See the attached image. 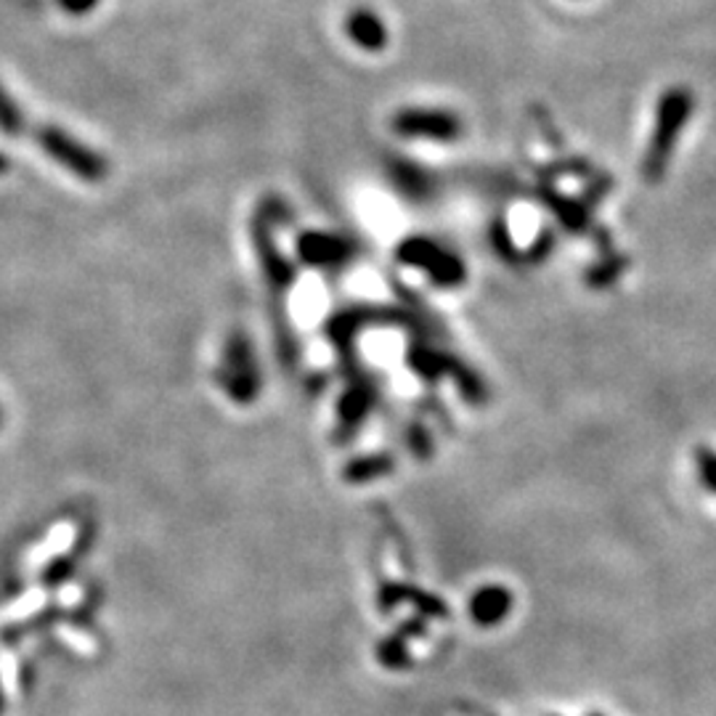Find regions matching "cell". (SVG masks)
<instances>
[{
  "label": "cell",
  "instance_id": "cell-1",
  "mask_svg": "<svg viewBox=\"0 0 716 716\" xmlns=\"http://www.w3.org/2000/svg\"><path fill=\"white\" fill-rule=\"evenodd\" d=\"M695 112V96L690 88L671 86L658 96L656 117H652V130L648 149L643 155V179L648 183H658L667 179L671 157L677 151L682 130L687 128L690 117Z\"/></svg>",
  "mask_w": 716,
  "mask_h": 716
},
{
  "label": "cell",
  "instance_id": "cell-2",
  "mask_svg": "<svg viewBox=\"0 0 716 716\" xmlns=\"http://www.w3.org/2000/svg\"><path fill=\"white\" fill-rule=\"evenodd\" d=\"M37 144H41L46 155L54 157L61 168L72 170L75 175L86 181H99L104 179L106 164L93 149L82 147L78 138H72L69 133L59 130V128H43L37 130Z\"/></svg>",
  "mask_w": 716,
  "mask_h": 716
},
{
  "label": "cell",
  "instance_id": "cell-3",
  "mask_svg": "<svg viewBox=\"0 0 716 716\" xmlns=\"http://www.w3.org/2000/svg\"><path fill=\"white\" fill-rule=\"evenodd\" d=\"M512 603V592L502 584H486L480 589H475L470 603H467V611H470V618L478 626H497L510 616Z\"/></svg>",
  "mask_w": 716,
  "mask_h": 716
},
{
  "label": "cell",
  "instance_id": "cell-4",
  "mask_svg": "<svg viewBox=\"0 0 716 716\" xmlns=\"http://www.w3.org/2000/svg\"><path fill=\"white\" fill-rule=\"evenodd\" d=\"M377 603L385 613H390L393 607L401 605V603H411L417 607V611H420V616H424V618H448L446 603H443L441 598H435V594L422 592V589H417V587L385 584L383 589H379Z\"/></svg>",
  "mask_w": 716,
  "mask_h": 716
},
{
  "label": "cell",
  "instance_id": "cell-5",
  "mask_svg": "<svg viewBox=\"0 0 716 716\" xmlns=\"http://www.w3.org/2000/svg\"><path fill=\"white\" fill-rule=\"evenodd\" d=\"M396 128L407 136H430V138H454L456 120L443 112H404L396 120Z\"/></svg>",
  "mask_w": 716,
  "mask_h": 716
},
{
  "label": "cell",
  "instance_id": "cell-6",
  "mask_svg": "<svg viewBox=\"0 0 716 716\" xmlns=\"http://www.w3.org/2000/svg\"><path fill=\"white\" fill-rule=\"evenodd\" d=\"M377 661L383 663L385 669H393V671L409 669L411 667V652H409L407 639H404L401 635H390V637L379 639Z\"/></svg>",
  "mask_w": 716,
  "mask_h": 716
},
{
  "label": "cell",
  "instance_id": "cell-7",
  "mask_svg": "<svg viewBox=\"0 0 716 716\" xmlns=\"http://www.w3.org/2000/svg\"><path fill=\"white\" fill-rule=\"evenodd\" d=\"M348 30H351V35L366 48H377L385 37L383 24H379L372 14H364V11L353 14L351 22H348Z\"/></svg>",
  "mask_w": 716,
  "mask_h": 716
},
{
  "label": "cell",
  "instance_id": "cell-8",
  "mask_svg": "<svg viewBox=\"0 0 716 716\" xmlns=\"http://www.w3.org/2000/svg\"><path fill=\"white\" fill-rule=\"evenodd\" d=\"M393 470V459L388 456H370V459H356L345 470V478L353 480V484H364V480L377 478V475H385Z\"/></svg>",
  "mask_w": 716,
  "mask_h": 716
},
{
  "label": "cell",
  "instance_id": "cell-9",
  "mask_svg": "<svg viewBox=\"0 0 716 716\" xmlns=\"http://www.w3.org/2000/svg\"><path fill=\"white\" fill-rule=\"evenodd\" d=\"M24 130V114L19 104L11 99V93L0 86V133L5 136H19Z\"/></svg>",
  "mask_w": 716,
  "mask_h": 716
},
{
  "label": "cell",
  "instance_id": "cell-10",
  "mask_svg": "<svg viewBox=\"0 0 716 716\" xmlns=\"http://www.w3.org/2000/svg\"><path fill=\"white\" fill-rule=\"evenodd\" d=\"M698 478L706 489L716 491V452L712 448H698Z\"/></svg>",
  "mask_w": 716,
  "mask_h": 716
},
{
  "label": "cell",
  "instance_id": "cell-11",
  "mask_svg": "<svg viewBox=\"0 0 716 716\" xmlns=\"http://www.w3.org/2000/svg\"><path fill=\"white\" fill-rule=\"evenodd\" d=\"M626 258H618V255H613L611 258V263H605L603 265V271L600 269H594V274H592V284H598V287H605V284H611V282H616V279L624 274V269H626Z\"/></svg>",
  "mask_w": 716,
  "mask_h": 716
},
{
  "label": "cell",
  "instance_id": "cell-12",
  "mask_svg": "<svg viewBox=\"0 0 716 716\" xmlns=\"http://www.w3.org/2000/svg\"><path fill=\"white\" fill-rule=\"evenodd\" d=\"M75 573V557H59V560L50 562V568L46 570V581L48 584H59V581L69 579Z\"/></svg>",
  "mask_w": 716,
  "mask_h": 716
},
{
  "label": "cell",
  "instance_id": "cell-13",
  "mask_svg": "<svg viewBox=\"0 0 716 716\" xmlns=\"http://www.w3.org/2000/svg\"><path fill=\"white\" fill-rule=\"evenodd\" d=\"M396 635H401L404 639H409V637H422V635H424V621H422V618H409V621H404V624L398 626Z\"/></svg>",
  "mask_w": 716,
  "mask_h": 716
},
{
  "label": "cell",
  "instance_id": "cell-14",
  "mask_svg": "<svg viewBox=\"0 0 716 716\" xmlns=\"http://www.w3.org/2000/svg\"><path fill=\"white\" fill-rule=\"evenodd\" d=\"M93 3H96V0H61V5H65L67 11H72V14H80V11H88Z\"/></svg>",
  "mask_w": 716,
  "mask_h": 716
},
{
  "label": "cell",
  "instance_id": "cell-15",
  "mask_svg": "<svg viewBox=\"0 0 716 716\" xmlns=\"http://www.w3.org/2000/svg\"><path fill=\"white\" fill-rule=\"evenodd\" d=\"M5 170H9V160H5V157H0V173H5Z\"/></svg>",
  "mask_w": 716,
  "mask_h": 716
},
{
  "label": "cell",
  "instance_id": "cell-16",
  "mask_svg": "<svg viewBox=\"0 0 716 716\" xmlns=\"http://www.w3.org/2000/svg\"><path fill=\"white\" fill-rule=\"evenodd\" d=\"M3 706H5V701H3V690H0V714H3Z\"/></svg>",
  "mask_w": 716,
  "mask_h": 716
},
{
  "label": "cell",
  "instance_id": "cell-17",
  "mask_svg": "<svg viewBox=\"0 0 716 716\" xmlns=\"http://www.w3.org/2000/svg\"><path fill=\"white\" fill-rule=\"evenodd\" d=\"M592 716H600V714H592Z\"/></svg>",
  "mask_w": 716,
  "mask_h": 716
}]
</instances>
